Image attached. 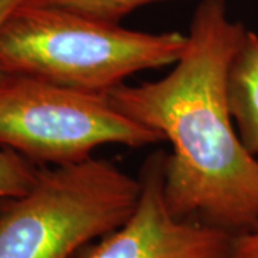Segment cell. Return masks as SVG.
Masks as SVG:
<instances>
[{
  "instance_id": "1",
  "label": "cell",
  "mask_w": 258,
  "mask_h": 258,
  "mask_svg": "<svg viewBox=\"0 0 258 258\" xmlns=\"http://www.w3.org/2000/svg\"><path fill=\"white\" fill-rule=\"evenodd\" d=\"M248 29L225 0H201L186 43L165 78L106 93L125 116L169 142L165 197L178 218L238 235L258 227V159L241 142L227 99V72Z\"/></svg>"
},
{
  "instance_id": "2",
  "label": "cell",
  "mask_w": 258,
  "mask_h": 258,
  "mask_svg": "<svg viewBox=\"0 0 258 258\" xmlns=\"http://www.w3.org/2000/svg\"><path fill=\"white\" fill-rule=\"evenodd\" d=\"M186 35L149 33L74 10L22 3L0 29V71L108 93L131 75L175 63Z\"/></svg>"
},
{
  "instance_id": "3",
  "label": "cell",
  "mask_w": 258,
  "mask_h": 258,
  "mask_svg": "<svg viewBox=\"0 0 258 258\" xmlns=\"http://www.w3.org/2000/svg\"><path fill=\"white\" fill-rule=\"evenodd\" d=\"M141 181L105 159L37 168L28 192L2 203L0 258H72L135 210Z\"/></svg>"
},
{
  "instance_id": "4",
  "label": "cell",
  "mask_w": 258,
  "mask_h": 258,
  "mask_svg": "<svg viewBox=\"0 0 258 258\" xmlns=\"http://www.w3.org/2000/svg\"><path fill=\"white\" fill-rule=\"evenodd\" d=\"M162 137L125 116L106 93L33 76H0V147L50 165L74 164L108 144L147 147Z\"/></svg>"
},
{
  "instance_id": "5",
  "label": "cell",
  "mask_w": 258,
  "mask_h": 258,
  "mask_svg": "<svg viewBox=\"0 0 258 258\" xmlns=\"http://www.w3.org/2000/svg\"><path fill=\"white\" fill-rule=\"evenodd\" d=\"M165 159L164 152L148 158L135 210L78 258H231L234 234L178 218L171 211L165 197Z\"/></svg>"
},
{
  "instance_id": "6",
  "label": "cell",
  "mask_w": 258,
  "mask_h": 258,
  "mask_svg": "<svg viewBox=\"0 0 258 258\" xmlns=\"http://www.w3.org/2000/svg\"><path fill=\"white\" fill-rule=\"evenodd\" d=\"M227 99L241 142L258 157V35L251 30L228 66Z\"/></svg>"
},
{
  "instance_id": "7",
  "label": "cell",
  "mask_w": 258,
  "mask_h": 258,
  "mask_svg": "<svg viewBox=\"0 0 258 258\" xmlns=\"http://www.w3.org/2000/svg\"><path fill=\"white\" fill-rule=\"evenodd\" d=\"M165 0H23V3L55 6L62 9L74 10L91 18L118 22L132 13L134 10L144 8L151 3Z\"/></svg>"
},
{
  "instance_id": "8",
  "label": "cell",
  "mask_w": 258,
  "mask_h": 258,
  "mask_svg": "<svg viewBox=\"0 0 258 258\" xmlns=\"http://www.w3.org/2000/svg\"><path fill=\"white\" fill-rule=\"evenodd\" d=\"M37 168L18 152L0 147V203L20 197L36 179Z\"/></svg>"
},
{
  "instance_id": "9",
  "label": "cell",
  "mask_w": 258,
  "mask_h": 258,
  "mask_svg": "<svg viewBox=\"0 0 258 258\" xmlns=\"http://www.w3.org/2000/svg\"><path fill=\"white\" fill-rule=\"evenodd\" d=\"M231 258H258V227L234 235Z\"/></svg>"
},
{
  "instance_id": "10",
  "label": "cell",
  "mask_w": 258,
  "mask_h": 258,
  "mask_svg": "<svg viewBox=\"0 0 258 258\" xmlns=\"http://www.w3.org/2000/svg\"><path fill=\"white\" fill-rule=\"evenodd\" d=\"M22 3H23V0H0V29L12 15V12ZM2 75H3V71H0V76Z\"/></svg>"
}]
</instances>
